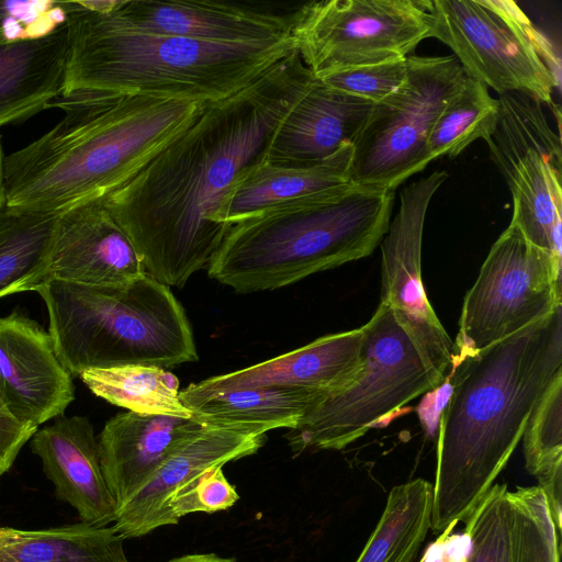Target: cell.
I'll list each match as a JSON object with an SVG mask.
<instances>
[{
    "mask_svg": "<svg viewBox=\"0 0 562 562\" xmlns=\"http://www.w3.org/2000/svg\"><path fill=\"white\" fill-rule=\"evenodd\" d=\"M316 78L294 49L195 121L103 199L146 273L183 286L209 266L231 227L217 215L235 184L267 160L276 133Z\"/></svg>",
    "mask_w": 562,
    "mask_h": 562,
    "instance_id": "obj_1",
    "label": "cell"
},
{
    "mask_svg": "<svg viewBox=\"0 0 562 562\" xmlns=\"http://www.w3.org/2000/svg\"><path fill=\"white\" fill-rule=\"evenodd\" d=\"M66 23L47 36L0 43V127L50 108L64 92Z\"/></svg>",
    "mask_w": 562,
    "mask_h": 562,
    "instance_id": "obj_23",
    "label": "cell"
},
{
    "mask_svg": "<svg viewBox=\"0 0 562 562\" xmlns=\"http://www.w3.org/2000/svg\"><path fill=\"white\" fill-rule=\"evenodd\" d=\"M205 103L108 91L60 97L50 108L64 117L5 155V207L59 215L103 200L190 126Z\"/></svg>",
    "mask_w": 562,
    "mask_h": 562,
    "instance_id": "obj_3",
    "label": "cell"
},
{
    "mask_svg": "<svg viewBox=\"0 0 562 562\" xmlns=\"http://www.w3.org/2000/svg\"><path fill=\"white\" fill-rule=\"evenodd\" d=\"M419 562H427L426 555Z\"/></svg>",
    "mask_w": 562,
    "mask_h": 562,
    "instance_id": "obj_39",
    "label": "cell"
},
{
    "mask_svg": "<svg viewBox=\"0 0 562 562\" xmlns=\"http://www.w3.org/2000/svg\"><path fill=\"white\" fill-rule=\"evenodd\" d=\"M66 19L63 1H0V43L47 36Z\"/></svg>",
    "mask_w": 562,
    "mask_h": 562,
    "instance_id": "obj_34",
    "label": "cell"
},
{
    "mask_svg": "<svg viewBox=\"0 0 562 562\" xmlns=\"http://www.w3.org/2000/svg\"><path fill=\"white\" fill-rule=\"evenodd\" d=\"M429 37L447 45L468 77L498 94L552 105L559 59L512 0H424Z\"/></svg>",
    "mask_w": 562,
    "mask_h": 562,
    "instance_id": "obj_8",
    "label": "cell"
},
{
    "mask_svg": "<svg viewBox=\"0 0 562 562\" xmlns=\"http://www.w3.org/2000/svg\"><path fill=\"white\" fill-rule=\"evenodd\" d=\"M562 371V306L451 367V394L437 445L431 530L464 522L521 440Z\"/></svg>",
    "mask_w": 562,
    "mask_h": 562,
    "instance_id": "obj_2",
    "label": "cell"
},
{
    "mask_svg": "<svg viewBox=\"0 0 562 562\" xmlns=\"http://www.w3.org/2000/svg\"><path fill=\"white\" fill-rule=\"evenodd\" d=\"M34 291L46 305L55 352L72 378L131 364L167 369L199 358L183 306L148 274L119 288L48 281Z\"/></svg>",
    "mask_w": 562,
    "mask_h": 562,
    "instance_id": "obj_6",
    "label": "cell"
},
{
    "mask_svg": "<svg viewBox=\"0 0 562 562\" xmlns=\"http://www.w3.org/2000/svg\"><path fill=\"white\" fill-rule=\"evenodd\" d=\"M513 508V562H560L561 539L537 486L508 492Z\"/></svg>",
    "mask_w": 562,
    "mask_h": 562,
    "instance_id": "obj_31",
    "label": "cell"
},
{
    "mask_svg": "<svg viewBox=\"0 0 562 562\" xmlns=\"http://www.w3.org/2000/svg\"><path fill=\"white\" fill-rule=\"evenodd\" d=\"M373 104L316 79L279 126L267 160L319 161L347 144L353 145Z\"/></svg>",
    "mask_w": 562,
    "mask_h": 562,
    "instance_id": "obj_21",
    "label": "cell"
},
{
    "mask_svg": "<svg viewBox=\"0 0 562 562\" xmlns=\"http://www.w3.org/2000/svg\"><path fill=\"white\" fill-rule=\"evenodd\" d=\"M113 527L85 522L41 530L0 527V562H130Z\"/></svg>",
    "mask_w": 562,
    "mask_h": 562,
    "instance_id": "obj_25",
    "label": "cell"
},
{
    "mask_svg": "<svg viewBox=\"0 0 562 562\" xmlns=\"http://www.w3.org/2000/svg\"><path fill=\"white\" fill-rule=\"evenodd\" d=\"M30 440L56 496L76 509L81 522L95 527L114 524L117 507L101 469L98 439L88 417L61 416L37 429Z\"/></svg>",
    "mask_w": 562,
    "mask_h": 562,
    "instance_id": "obj_18",
    "label": "cell"
},
{
    "mask_svg": "<svg viewBox=\"0 0 562 562\" xmlns=\"http://www.w3.org/2000/svg\"><path fill=\"white\" fill-rule=\"evenodd\" d=\"M498 117V99L484 83L467 76L432 126L427 143L430 162L442 156L457 157L476 139L488 140Z\"/></svg>",
    "mask_w": 562,
    "mask_h": 562,
    "instance_id": "obj_28",
    "label": "cell"
},
{
    "mask_svg": "<svg viewBox=\"0 0 562 562\" xmlns=\"http://www.w3.org/2000/svg\"><path fill=\"white\" fill-rule=\"evenodd\" d=\"M58 215L0 211V297L15 294L49 255Z\"/></svg>",
    "mask_w": 562,
    "mask_h": 562,
    "instance_id": "obj_29",
    "label": "cell"
},
{
    "mask_svg": "<svg viewBox=\"0 0 562 562\" xmlns=\"http://www.w3.org/2000/svg\"><path fill=\"white\" fill-rule=\"evenodd\" d=\"M109 12L126 26L214 43H255L292 36L295 10L277 12L233 2L112 0Z\"/></svg>",
    "mask_w": 562,
    "mask_h": 562,
    "instance_id": "obj_16",
    "label": "cell"
},
{
    "mask_svg": "<svg viewBox=\"0 0 562 562\" xmlns=\"http://www.w3.org/2000/svg\"><path fill=\"white\" fill-rule=\"evenodd\" d=\"M395 191L348 183L231 226L209 277L239 293L270 291L373 252Z\"/></svg>",
    "mask_w": 562,
    "mask_h": 562,
    "instance_id": "obj_5",
    "label": "cell"
},
{
    "mask_svg": "<svg viewBox=\"0 0 562 562\" xmlns=\"http://www.w3.org/2000/svg\"><path fill=\"white\" fill-rule=\"evenodd\" d=\"M497 125L486 140L513 199L510 223L538 247L561 257L562 148L541 103L504 93Z\"/></svg>",
    "mask_w": 562,
    "mask_h": 562,
    "instance_id": "obj_12",
    "label": "cell"
},
{
    "mask_svg": "<svg viewBox=\"0 0 562 562\" xmlns=\"http://www.w3.org/2000/svg\"><path fill=\"white\" fill-rule=\"evenodd\" d=\"M63 1L68 57L63 95L108 91L213 102L244 89L296 48L294 37L214 43L140 32L110 12Z\"/></svg>",
    "mask_w": 562,
    "mask_h": 562,
    "instance_id": "obj_4",
    "label": "cell"
},
{
    "mask_svg": "<svg viewBox=\"0 0 562 562\" xmlns=\"http://www.w3.org/2000/svg\"><path fill=\"white\" fill-rule=\"evenodd\" d=\"M147 276L133 244L105 207L90 201L58 215L48 257L16 291H34L48 281L119 288Z\"/></svg>",
    "mask_w": 562,
    "mask_h": 562,
    "instance_id": "obj_14",
    "label": "cell"
},
{
    "mask_svg": "<svg viewBox=\"0 0 562 562\" xmlns=\"http://www.w3.org/2000/svg\"><path fill=\"white\" fill-rule=\"evenodd\" d=\"M0 396L21 424L38 428L75 400L72 375L48 331L13 312L0 317Z\"/></svg>",
    "mask_w": 562,
    "mask_h": 562,
    "instance_id": "obj_15",
    "label": "cell"
},
{
    "mask_svg": "<svg viewBox=\"0 0 562 562\" xmlns=\"http://www.w3.org/2000/svg\"><path fill=\"white\" fill-rule=\"evenodd\" d=\"M167 562H235L232 559L221 558L213 553H194L175 558Z\"/></svg>",
    "mask_w": 562,
    "mask_h": 562,
    "instance_id": "obj_37",
    "label": "cell"
},
{
    "mask_svg": "<svg viewBox=\"0 0 562 562\" xmlns=\"http://www.w3.org/2000/svg\"><path fill=\"white\" fill-rule=\"evenodd\" d=\"M424 0H323L295 10L292 36L316 79L406 58L429 37Z\"/></svg>",
    "mask_w": 562,
    "mask_h": 562,
    "instance_id": "obj_11",
    "label": "cell"
},
{
    "mask_svg": "<svg viewBox=\"0 0 562 562\" xmlns=\"http://www.w3.org/2000/svg\"><path fill=\"white\" fill-rule=\"evenodd\" d=\"M263 441L265 435L203 426L182 441L147 483L119 508L114 530L125 539L168 526L166 502L175 490L212 467L256 453Z\"/></svg>",
    "mask_w": 562,
    "mask_h": 562,
    "instance_id": "obj_17",
    "label": "cell"
},
{
    "mask_svg": "<svg viewBox=\"0 0 562 562\" xmlns=\"http://www.w3.org/2000/svg\"><path fill=\"white\" fill-rule=\"evenodd\" d=\"M432 495L422 477L394 486L356 562H415L431 529Z\"/></svg>",
    "mask_w": 562,
    "mask_h": 562,
    "instance_id": "obj_26",
    "label": "cell"
},
{
    "mask_svg": "<svg viewBox=\"0 0 562 562\" xmlns=\"http://www.w3.org/2000/svg\"><path fill=\"white\" fill-rule=\"evenodd\" d=\"M37 429L15 419L0 396V476L11 469L21 449Z\"/></svg>",
    "mask_w": 562,
    "mask_h": 562,
    "instance_id": "obj_36",
    "label": "cell"
},
{
    "mask_svg": "<svg viewBox=\"0 0 562 562\" xmlns=\"http://www.w3.org/2000/svg\"><path fill=\"white\" fill-rule=\"evenodd\" d=\"M435 170L405 186L381 246V302L427 362L447 376L453 340L436 315L422 279V240L431 198L448 179Z\"/></svg>",
    "mask_w": 562,
    "mask_h": 562,
    "instance_id": "obj_13",
    "label": "cell"
},
{
    "mask_svg": "<svg viewBox=\"0 0 562 562\" xmlns=\"http://www.w3.org/2000/svg\"><path fill=\"white\" fill-rule=\"evenodd\" d=\"M4 159L2 136L0 135V211L5 207V190H4Z\"/></svg>",
    "mask_w": 562,
    "mask_h": 562,
    "instance_id": "obj_38",
    "label": "cell"
},
{
    "mask_svg": "<svg viewBox=\"0 0 562 562\" xmlns=\"http://www.w3.org/2000/svg\"><path fill=\"white\" fill-rule=\"evenodd\" d=\"M223 467H212L175 490L166 502L169 525L191 513H215L232 507L239 498L225 477Z\"/></svg>",
    "mask_w": 562,
    "mask_h": 562,
    "instance_id": "obj_33",
    "label": "cell"
},
{
    "mask_svg": "<svg viewBox=\"0 0 562 562\" xmlns=\"http://www.w3.org/2000/svg\"><path fill=\"white\" fill-rule=\"evenodd\" d=\"M79 376L94 395L130 412L192 418L179 397V380L166 369L131 364L87 370Z\"/></svg>",
    "mask_w": 562,
    "mask_h": 562,
    "instance_id": "obj_27",
    "label": "cell"
},
{
    "mask_svg": "<svg viewBox=\"0 0 562 562\" xmlns=\"http://www.w3.org/2000/svg\"><path fill=\"white\" fill-rule=\"evenodd\" d=\"M362 329L360 373L288 430L285 438L294 456L307 450H341L446 381L447 376L427 362L385 304H379Z\"/></svg>",
    "mask_w": 562,
    "mask_h": 562,
    "instance_id": "obj_7",
    "label": "cell"
},
{
    "mask_svg": "<svg viewBox=\"0 0 562 562\" xmlns=\"http://www.w3.org/2000/svg\"><path fill=\"white\" fill-rule=\"evenodd\" d=\"M192 418L203 426L265 435L294 428L325 396L291 387L202 390L191 383L179 392Z\"/></svg>",
    "mask_w": 562,
    "mask_h": 562,
    "instance_id": "obj_24",
    "label": "cell"
},
{
    "mask_svg": "<svg viewBox=\"0 0 562 562\" xmlns=\"http://www.w3.org/2000/svg\"><path fill=\"white\" fill-rule=\"evenodd\" d=\"M506 484L494 483L465 524L470 550L463 562H513V508Z\"/></svg>",
    "mask_w": 562,
    "mask_h": 562,
    "instance_id": "obj_32",
    "label": "cell"
},
{
    "mask_svg": "<svg viewBox=\"0 0 562 562\" xmlns=\"http://www.w3.org/2000/svg\"><path fill=\"white\" fill-rule=\"evenodd\" d=\"M521 439L526 469L538 486L562 477V371L530 414Z\"/></svg>",
    "mask_w": 562,
    "mask_h": 562,
    "instance_id": "obj_30",
    "label": "cell"
},
{
    "mask_svg": "<svg viewBox=\"0 0 562 562\" xmlns=\"http://www.w3.org/2000/svg\"><path fill=\"white\" fill-rule=\"evenodd\" d=\"M202 427L193 418L130 411L109 419L98 447L101 469L117 510L182 441Z\"/></svg>",
    "mask_w": 562,
    "mask_h": 562,
    "instance_id": "obj_20",
    "label": "cell"
},
{
    "mask_svg": "<svg viewBox=\"0 0 562 562\" xmlns=\"http://www.w3.org/2000/svg\"><path fill=\"white\" fill-rule=\"evenodd\" d=\"M353 145L313 162L263 161L233 188L217 221L231 227L278 205L297 201L350 183Z\"/></svg>",
    "mask_w": 562,
    "mask_h": 562,
    "instance_id": "obj_22",
    "label": "cell"
},
{
    "mask_svg": "<svg viewBox=\"0 0 562 562\" xmlns=\"http://www.w3.org/2000/svg\"><path fill=\"white\" fill-rule=\"evenodd\" d=\"M362 336V326L326 335L290 352L194 384L202 390L291 387L326 397L360 373Z\"/></svg>",
    "mask_w": 562,
    "mask_h": 562,
    "instance_id": "obj_19",
    "label": "cell"
},
{
    "mask_svg": "<svg viewBox=\"0 0 562 562\" xmlns=\"http://www.w3.org/2000/svg\"><path fill=\"white\" fill-rule=\"evenodd\" d=\"M406 68L403 85L373 104L353 142L352 183L395 191L430 162L432 126L467 75L453 55H409Z\"/></svg>",
    "mask_w": 562,
    "mask_h": 562,
    "instance_id": "obj_9",
    "label": "cell"
},
{
    "mask_svg": "<svg viewBox=\"0 0 562 562\" xmlns=\"http://www.w3.org/2000/svg\"><path fill=\"white\" fill-rule=\"evenodd\" d=\"M406 58L350 67L327 74L318 80L338 91L376 103L395 92L405 81Z\"/></svg>",
    "mask_w": 562,
    "mask_h": 562,
    "instance_id": "obj_35",
    "label": "cell"
},
{
    "mask_svg": "<svg viewBox=\"0 0 562 562\" xmlns=\"http://www.w3.org/2000/svg\"><path fill=\"white\" fill-rule=\"evenodd\" d=\"M560 306L561 257L536 246L509 223L465 293L451 367Z\"/></svg>",
    "mask_w": 562,
    "mask_h": 562,
    "instance_id": "obj_10",
    "label": "cell"
}]
</instances>
